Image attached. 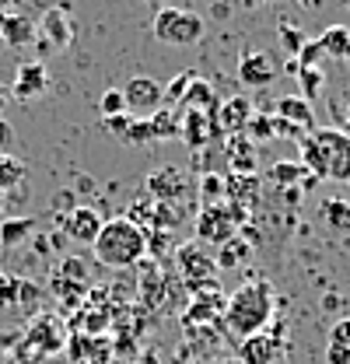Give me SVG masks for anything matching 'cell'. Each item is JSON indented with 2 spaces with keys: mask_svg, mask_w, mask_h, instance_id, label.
Listing matches in <instances>:
<instances>
[{
  "mask_svg": "<svg viewBox=\"0 0 350 364\" xmlns=\"http://www.w3.org/2000/svg\"><path fill=\"white\" fill-rule=\"evenodd\" d=\"M273 309H277V301H273L270 280H249L224 301V326L238 340H249V336H256L270 326Z\"/></svg>",
  "mask_w": 350,
  "mask_h": 364,
  "instance_id": "6da1fadb",
  "label": "cell"
},
{
  "mask_svg": "<svg viewBox=\"0 0 350 364\" xmlns=\"http://www.w3.org/2000/svg\"><path fill=\"white\" fill-rule=\"evenodd\" d=\"M298 151L308 176L350 182V136L344 130H312L298 140Z\"/></svg>",
  "mask_w": 350,
  "mask_h": 364,
  "instance_id": "7a4b0ae2",
  "label": "cell"
},
{
  "mask_svg": "<svg viewBox=\"0 0 350 364\" xmlns=\"http://www.w3.org/2000/svg\"><path fill=\"white\" fill-rule=\"evenodd\" d=\"M95 259L102 267H112V270H127L137 267L147 252V231L140 225H133L130 218H112L105 221L98 238H95Z\"/></svg>",
  "mask_w": 350,
  "mask_h": 364,
  "instance_id": "3957f363",
  "label": "cell"
},
{
  "mask_svg": "<svg viewBox=\"0 0 350 364\" xmlns=\"http://www.w3.org/2000/svg\"><path fill=\"white\" fill-rule=\"evenodd\" d=\"M203 36V18L186 11V7H161L154 14V39L169 46H193Z\"/></svg>",
  "mask_w": 350,
  "mask_h": 364,
  "instance_id": "277c9868",
  "label": "cell"
},
{
  "mask_svg": "<svg viewBox=\"0 0 350 364\" xmlns=\"http://www.w3.org/2000/svg\"><path fill=\"white\" fill-rule=\"evenodd\" d=\"M245 210L231 207V203H214V207H203L196 214V238L203 245H224L238 235V225H242Z\"/></svg>",
  "mask_w": 350,
  "mask_h": 364,
  "instance_id": "5b68a950",
  "label": "cell"
},
{
  "mask_svg": "<svg viewBox=\"0 0 350 364\" xmlns=\"http://www.w3.org/2000/svg\"><path fill=\"white\" fill-rule=\"evenodd\" d=\"M175 263L182 277L189 280V287H203V284H214V273H218V263H214V252H207L203 245H179L175 249Z\"/></svg>",
  "mask_w": 350,
  "mask_h": 364,
  "instance_id": "8992f818",
  "label": "cell"
},
{
  "mask_svg": "<svg viewBox=\"0 0 350 364\" xmlns=\"http://www.w3.org/2000/svg\"><path fill=\"white\" fill-rule=\"evenodd\" d=\"M120 91L127 98V112L137 116V119H147V116H154L165 105V91H161V85L154 77H130L127 88Z\"/></svg>",
  "mask_w": 350,
  "mask_h": 364,
  "instance_id": "52a82bcc",
  "label": "cell"
},
{
  "mask_svg": "<svg viewBox=\"0 0 350 364\" xmlns=\"http://www.w3.org/2000/svg\"><path fill=\"white\" fill-rule=\"evenodd\" d=\"M179 136L186 140L189 151H203L207 144L221 140V127L214 119V112H200V109H186L182 112V130Z\"/></svg>",
  "mask_w": 350,
  "mask_h": 364,
  "instance_id": "ba28073f",
  "label": "cell"
},
{
  "mask_svg": "<svg viewBox=\"0 0 350 364\" xmlns=\"http://www.w3.org/2000/svg\"><path fill=\"white\" fill-rule=\"evenodd\" d=\"M253 116H256V109H253V102H249L245 95H231V98H224L218 109H214V119H218V127H221V136L245 134Z\"/></svg>",
  "mask_w": 350,
  "mask_h": 364,
  "instance_id": "9c48e42d",
  "label": "cell"
},
{
  "mask_svg": "<svg viewBox=\"0 0 350 364\" xmlns=\"http://www.w3.org/2000/svg\"><path fill=\"white\" fill-rule=\"evenodd\" d=\"M273 77H277V63H273L270 53H262V49H245V53L238 56V81H242V85H249V88H266V85H273Z\"/></svg>",
  "mask_w": 350,
  "mask_h": 364,
  "instance_id": "30bf717a",
  "label": "cell"
},
{
  "mask_svg": "<svg viewBox=\"0 0 350 364\" xmlns=\"http://www.w3.org/2000/svg\"><path fill=\"white\" fill-rule=\"evenodd\" d=\"M102 214L95 207H74L70 214H63V235L70 242H81V245H95L98 231H102Z\"/></svg>",
  "mask_w": 350,
  "mask_h": 364,
  "instance_id": "8fae6325",
  "label": "cell"
},
{
  "mask_svg": "<svg viewBox=\"0 0 350 364\" xmlns=\"http://www.w3.org/2000/svg\"><path fill=\"white\" fill-rule=\"evenodd\" d=\"M49 91V70H46L39 60H25L14 74V85H11V95L28 102V98H39Z\"/></svg>",
  "mask_w": 350,
  "mask_h": 364,
  "instance_id": "7c38bea8",
  "label": "cell"
},
{
  "mask_svg": "<svg viewBox=\"0 0 350 364\" xmlns=\"http://www.w3.org/2000/svg\"><path fill=\"white\" fill-rule=\"evenodd\" d=\"M39 28H43L46 43H53L56 49H67V46L74 43V18H70V11H67L63 4H53V7L46 11Z\"/></svg>",
  "mask_w": 350,
  "mask_h": 364,
  "instance_id": "4fadbf2b",
  "label": "cell"
},
{
  "mask_svg": "<svg viewBox=\"0 0 350 364\" xmlns=\"http://www.w3.org/2000/svg\"><path fill=\"white\" fill-rule=\"evenodd\" d=\"M256 200H260V176H256V172H253V176L231 172V176L224 179V203L245 210V207H256Z\"/></svg>",
  "mask_w": 350,
  "mask_h": 364,
  "instance_id": "5bb4252c",
  "label": "cell"
},
{
  "mask_svg": "<svg viewBox=\"0 0 350 364\" xmlns=\"http://www.w3.org/2000/svg\"><path fill=\"white\" fill-rule=\"evenodd\" d=\"M273 116H277V119H284V123H291V127H298L302 134L315 127L312 102H305L302 95H280V98H277V105H273Z\"/></svg>",
  "mask_w": 350,
  "mask_h": 364,
  "instance_id": "9a60e30c",
  "label": "cell"
},
{
  "mask_svg": "<svg viewBox=\"0 0 350 364\" xmlns=\"http://www.w3.org/2000/svg\"><path fill=\"white\" fill-rule=\"evenodd\" d=\"M277 350H280V340L277 333H256L249 340H242L238 347V361L242 364H277Z\"/></svg>",
  "mask_w": 350,
  "mask_h": 364,
  "instance_id": "2e32d148",
  "label": "cell"
},
{
  "mask_svg": "<svg viewBox=\"0 0 350 364\" xmlns=\"http://www.w3.org/2000/svg\"><path fill=\"white\" fill-rule=\"evenodd\" d=\"M224 161H228L231 172L253 176V172H256V144H253L245 134L228 136V144H224Z\"/></svg>",
  "mask_w": 350,
  "mask_h": 364,
  "instance_id": "e0dca14e",
  "label": "cell"
},
{
  "mask_svg": "<svg viewBox=\"0 0 350 364\" xmlns=\"http://www.w3.org/2000/svg\"><path fill=\"white\" fill-rule=\"evenodd\" d=\"M147 189L158 196V200H175V196H182L186 189H189V176L182 172V168H161V172H154L151 179H147Z\"/></svg>",
  "mask_w": 350,
  "mask_h": 364,
  "instance_id": "ac0fdd59",
  "label": "cell"
},
{
  "mask_svg": "<svg viewBox=\"0 0 350 364\" xmlns=\"http://www.w3.org/2000/svg\"><path fill=\"white\" fill-rule=\"evenodd\" d=\"M319 218L326 221V228H333L336 235H350V200H344V196H326L319 203Z\"/></svg>",
  "mask_w": 350,
  "mask_h": 364,
  "instance_id": "d6986e66",
  "label": "cell"
},
{
  "mask_svg": "<svg viewBox=\"0 0 350 364\" xmlns=\"http://www.w3.org/2000/svg\"><path fill=\"white\" fill-rule=\"evenodd\" d=\"M0 39L7 46H28L36 39V25L25 18V14H4V28H0Z\"/></svg>",
  "mask_w": 350,
  "mask_h": 364,
  "instance_id": "ffe728a7",
  "label": "cell"
},
{
  "mask_svg": "<svg viewBox=\"0 0 350 364\" xmlns=\"http://www.w3.org/2000/svg\"><path fill=\"white\" fill-rule=\"evenodd\" d=\"M179 109H182V112H186V109L214 112V109H218V95H214V88H211L207 81L193 77V81H189V88H186V95H182V105H179Z\"/></svg>",
  "mask_w": 350,
  "mask_h": 364,
  "instance_id": "44dd1931",
  "label": "cell"
},
{
  "mask_svg": "<svg viewBox=\"0 0 350 364\" xmlns=\"http://www.w3.org/2000/svg\"><path fill=\"white\" fill-rule=\"evenodd\" d=\"M151 119V130H154V140H172L182 130V109H172V105H161Z\"/></svg>",
  "mask_w": 350,
  "mask_h": 364,
  "instance_id": "7402d4cb",
  "label": "cell"
},
{
  "mask_svg": "<svg viewBox=\"0 0 350 364\" xmlns=\"http://www.w3.org/2000/svg\"><path fill=\"white\" fill-rule=\"evenodd\" d=\"M319 46H322L326 56H333V60H347L350 56V28L347 25H329V28L319 36Z\"/></svg>",
  "mask_w": 350,
  "mask_h": 364,
  "instance_id": "603a6c76",
  "label": "cell"
},
{
  "mask_svg": "<svg viewBox=\"0 0 350 364\" xmlns=\"http://www.w3.org/2000/svg\"><path fill=\"white\" fill-rule=\"evenodd\" d=\"M266 176H270L273 186H280V189H302L305 168H302V161H273Z\"/></svg>",
  "mask_w": 350,
  "mask_h": 364,
  "instance_id": "cb8c5ba5",
  "label": "cell"
},
{
  "mask_svg": "<svg viewBox=\"0 0 350 364\" xmlns=\"http://www.w3.org/2000/svg\"><path fill=\"white\" fill-rule=\"evenodd\" d=\"M249 256H253V249H249V245L235 235L231 242H224V245H221V252L214 256V263H218V270H238Z\"/></svg>",
  "mask_w": 350,
  "mask_h": 364,
  "instance_id": "d4e9b609",
  "label": "cell"
},
{
  "mask_svg": "<svg viewBox=\"0 0 350 364\" xmlns=\"http://www.w3.org/2000/svg\"><path fill=\"white\" fill-rule=\"evenodd\" d=\"M28 176V168H25V161L21 158H14V154H7V151H0V189L4 193H11L14 186H21Z\"/></svg>",
  "mask_w": 350,
  "mask_h": 364,
  "instance_id": "484cf974",
  "label": "cell"
},
{
  "mask_svg": "<svg viewBox=\"0 0 350 364\" xmlns=\"http://www.w3.org/2000/svg\"><path fill=\"white\" fill-rule=\"evenodd\" d=\"M28 343H39L43 347V354L49 350H60L63 347V336H60V329H56V322L49 316H43L36 326H32V336H28Z\"/></svg>",
  "mask_w": 350,
  "mask_h": 364,
  "instance_id": "4316f807",
  "label": "cell"
},
{
  "mask_svg": "<svg viewBox=\"0 0 350 364\" xmlns=\"http://www.w3.org/2000/svg\"><path fill=\"white\" fill-rule=\"evenodd\" d=\"M28 231H32V221H28V218H7V221L0 225V245H4V249H14V245H21V242L28 238Z\"/></svg>",
  "mask_w": 350,
  "mask_h": 364,
  "instance_id": "83f0119b",
  "label": "cell"
},
{
  "mask_svg": "<svg viewBox=\"0 0 350 364\" xmlns=\"http://www.w3.org/2000/svg\"><path fill=\"white\" fill-rule=\"evenodd\" d=\"M295 74H298V85H302V98H305V102H315L319 91H322V85H326L322 67H298Z\"/></svg>",
  "mask_w": 350,
  "mask_h": 364,
  "instance_id": "f1b7e54d",
  "label": "cell"
},
{
  "mask_svg": "<svg viewBox=\"0 0 350 364\" xmlns=\"http://www.w3.org/2000/svg\"><path fill=\"white\" fill-rule=\"evenodd\" d=\"M98 112H102V119H112V116H123L127 112V98H123V91L120 88H109L102 98H98Z\"/></svg>",
  "mask_w": 350,
  "mask_h": 364,
  "instance_id": "f546056e",
  "label": "cell"
},
{
  "mask_svg": "<svg viewBox=\"0 0 350 364\" xmlns=\"http://www.w3.org/2000/svg\"><path fill=\"white\" fill-rule=\"evenodd\" d=\"M200 193H203V207L224 203V179H221L218 172H207L203 182H200Z\"/></svg>",
  "mask_w": 350,
  "mask_h": 364,
  "instance_id": "4dcf8cb0",
  "label": "cell"
},
{
  "mask_svg": "<svg viewBox=\"0 0 350 364\" xmlns=\"http://www.w3.org/2000/svg\"><path fill=\"white\" fill-rule=\"evenodd\" d=\"M154 140V130H151V119H137L133 116L127 134H123V144H151Z\"/></svg>",
  "mask_w": 350,
  "mask_h": 364,
  "instance_id": "1f68e13d",
  "label": "cell"
},
{
  "mask_svg": "<svg viewBox=\"0 0 350 364\" xmlns=\"http://www.w3.org/2000/svg\"><path fill=\"white\" fill-rule=\"evenodd\" d=\"M193 77H196V74H193V70H186V74H179V77H175L169 88H161L165 91V105L179 109V105H182V95H186V88H189V81H193Z\"/></svg>",
  "mask_w": 350,
  "mask_h": 364,
  "instance_id": "d6a6232c",
  "label": "cell"
},
{
  "mask_svg": "<svg viewBox=\"0 0 350 364\" xmlns=\"http://www.w3.org/2000/svg\"><path fill=\"white\" fill-rule=\"evenodd\" d=\"M280 43H284V53H287V56H298V49L305 46V32L295 28L291 21H284V25H280Z\"/></svg>",
  "mask_w": 350,
  "mask_h": 364,
  "instance_id": "836d02e7",
  "label": "cell"
},
{
  "mask_svg": "<svg viewBox=\"0 0 350 364\" xmlns=\"http://www.w3.org/2000/svg\"><path fill=\"white\" fill-rule=\"evenodd\" d=\"M326 60V53H322V46H319V39H305V46L298 49V56H295V63L298 67H319Z\"/></svg>",
  "mask_w": 350,
  "mask_h": 364,
  "instance_id": "e575fe53",
  "label": "cell"
},
{
  "mask_svg": "<svg viewBox=\"0 0 350 364\" xmlns=\"http://www.w3.org/2000/svg\"><path fill=\"white\" fill-rule=\"evenodd\" d=\"M18 287H21L18 277H0V305L4 309H14L18 305Z\"/></svg>",
  "mask_w": 350,
  "mask_h": 364,
  "instance_id": "d590c367",
  "label": "cell"
},
{
  "mask_svg": "<svg viewBox=\"0 0 350 364\" xmlns=\"http://www.w3.org/2000/svg\"><path fill=\"white\" fill-rule=\"evenodd\" d=\"M18 305H21V309H36V305H39V287H36L32 280H21V287H18Z\"/></svg>",
  "mask_w": 350,
  "mask_h": 364,
  "instance_id": "8d00e7d4",
  "label": "cell"
},
{
  "mask_svg": "<svg viewBox=\"0 0 350 364\" xmlns=\"http://www.w3.org/2000/svg\"><path fill=\"white\" fill-rule=\"evenodd\" d=\"M329 343H336V347H350V318L333 322V329H329Z\"/></svg>",
  "mask_w": 350,
  "mask_h": 364,
  "instance_id": "74e56055",
  "label": "cell"
},
{
  "mask_svg": "<svg viewBox=\"0 0 350 364\" xmlns=\"http://www.w3.org/2000/svg\"><path fill=\"white\" fill-rule=\"evenodd\" d=\"M326 364H350V347L329 343V347H326Z\"/></svg>",
  "mask_w": 350,
  "mask_h": 364,
  "instance_id": "f35d334b",
  "label": "cell"
},
{
  "mask_svg": "<svg viewBox=\"0 0 350 364\" xmlns=\"http://www.w3.org/2000/svg\"><path fill=\"white\" fill-rule=\"evenodd\" d=\"M130 112H123V116H112V119H105V127H109V130H112V134L120 136V140H123V134H127V127H130Z\"/></svg>",
  "mask_w": 350,
  "mask_h": 364,
  "instance_id": "ab89813d",
  "label": "cell"
},
{
  "mask_svg": "<svg viewBox=\"0 0 350 364\" xmlns=\"http://www.w3.org/2000/svg\"><path fill=\"white\" fill-rule=\"evenodd\" d=\"M137 364H161V361H158L154 350H144V354H137Z\"/></svg>",
  "mask_w": 350,
  "mask_h": 364,
  "instance_id": "60d3db41",
  "label": "cell"
},
{
  "mask_svg": "<svg viewBox=\"0 0 350 364\" xmlns=\"http://www.w3.org/2000/svg\"><path fill=\"white\" fill-rule=\"evenodd\" d=\"M7 98H11V91H7V88H4V85H0V112L7 109Z\"/></svg>",
  "mask_w": 350,
  "mask_h": 364,
  "instance_id": "b9f144b4",
  "label": "cell"
},
{
  "mask_svg": "<svg viewBox=\"0 0 350 364\" xmlns=\"http://www.w3.org/2000/svg\"><path fill=\"white\" fill-rule=\"evenodd\" d=\"M344 134L350 136V105H347V112H344Z\"/></svg>",
  "mask_w": 350,
  "mask_h": 364,
  "instance_id": "7bdbcfd3",
  "label": "cell"
},
{
  "mask_svg": "<svg viewBox=\"0 0 350 364\" xmlns=\"http://www.w3.org/2000/svg\"><path fill=\"white\" fill-rule=\"evenodd\" d=\"M144 4H151V7H158V11H161V7H169V0H144Z\"/></svg>",
  "mask_w": 350,
  "mask_h": 364,
  "instance_id": "ee69618b",
  "label": "cell"
},
{
  "mask_svg": "<svg viewBox=\"0 0 350 364\" xmlns=\"http://www.w3.org/2000/svg\"><path fill=\"white\" fill-rule=\"evenodd\" d=\"M295 4H302V7H319V0H295Z\"/></svg>",
  "mask_w": 350,
  "mask_h": 364,
  "instance_id": "f6af8a7d",
  "label": "cell"
},
{
  "mask_svg": "<svg viewBox=\"0 0 350 364\" xmlns=\"http://www.w3.org/2000/svg\"><path fill=\"white\" fill-rule=\"evenodd\" d=\"M4 207H7V193L0 189V214H4Z\"/></svg>",
  "mask_w": 350,
  "mask_h": 364,
  "instance_id": "bcb514c9",
  "label": "cell"
},
{
  "mask_svg": "<svg viewBox=\"0 0 350 364\" xmlns=\"http://www.w3.org/2000/svg\"><path fill=\"white\" fill-rule=\"evenodd\" d=\"M245 7H260V4H266V0H242Z\"/></svg>",
  "mask_w": 350,
  "mask_h": 364,
  "instance_id": "7dc6e473",
  "label": "cell"
},
{
  "mask_svg": "<svg viewBox=\"0 0 350 364\" xmlns=\"http://www.w3.org/2000/svg\"><path fill=\"white\" fill-rule=\"evenodd\" d=\"M0 28H4V14H0Z\"/></svg>",
  "mask_w": 350,
  "mask_h": 364,
  "instance_id": "c3c4849f",
  "label": "cell"
},
{
  "mask_svg": "<svg viewBox=\"0 0 350 364\" xmlns=\"http://www.w3.org/2000/svg\"><path fill=\"white\" fill-rule=\"evenodd\" d=\"M344 4H347V7H350V0H344Z\"/></svg>",
  "mask_w": 350,
  "mask_h": 364,
  "instance_id": "681fc988",
  "label": "cell"
},
{
  "mask_svg": "<svg viewBox=\"0 0 350 364\" xmlns=\"http://www.w3.org/2000/svg\"><path fill=\"white\" fill-rule=\"evenodd\" d=\"M0 277H4V270H0Z\"/></svg>",
  "mask_w": 350,
  "mask_h": 364,
  "instance_id": "f907efd6",
  "label": "cell"
},
{
  "mask_svg": "<svg viewBox=\"0 0 350 364\" xmlns=\"http://www.w3.org/2000/svg\"><path fill=\"white\" fill-rule=\"evenodd\" d=\"M277 4H280V0H277Z\"/></svg>",
  "mask_w": 350,
  "mask_h": 364,
  "instance_id": "816d5d0a",
  "label": "cell"
}]
</instances>
